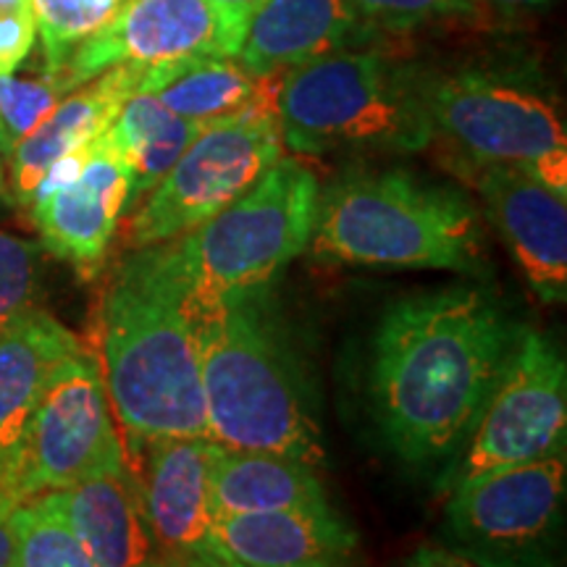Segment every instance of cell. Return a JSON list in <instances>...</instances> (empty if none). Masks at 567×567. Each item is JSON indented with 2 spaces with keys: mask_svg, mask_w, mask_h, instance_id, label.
I'll list each match as a JSON object with an SVG mask.
<instances>
[{
  "mask_svg": "<svg viewBox=\"0 0 567 567\" xmlns=\"http://www.w3.org/2000/svg\"><path fill=\"white\" fill-rule=\"evenodd\" d=\"M517 331L496 295L473 284L386 305L371 344L368 392L381 436L402 463L444 471L457 457Z\"/></svg>",
  "mask_w": 567,
  "mask_h": 567,
  "instance_id": "cell-1",
  "label": "cell"
},
{
  "mask_svg": "<svg viewBox=\"0 0 567 567\" xmlns=\"http://www.w3.org/2000/svg\"><path fill=\"white\" fill-rule=\"evenodd\" d=\"M103 379L132 444L208 436L200 334L168 243L140 247L103 295Z\"/></svg>",
  "mask_w": 567,
  "mask_h": 567,
  "instance_id": "cell-2",
  "label": "cell"
},
{
  "mask_svg": "<svg viewBox=\"0 0 567 567\" xmlns=\"http://www.w3.org/2000/svg\"><path fill=\"white\" fill-rule=\"evenodd\" d=\"M208 439L224 450L271 452L321 471V408L300 347L271 287L197 313Z\"/></svg>",
  "mask_w": 567,
  "mask_h": 567,
  "instance_id": "cell-3",
  "label": "cell"
},
{
  "mask_svg": "<svg viewBox=\"0 0 567 567\" xmlns=\"http://www.w3.org/2000/svg\"><path fill=\"white\" fill-rule=\"evenodd\" d=\"M310 247L342 266L486 274V239L476 205L450 184L402 168L350 174L318 193Z\"/></svg>",
  "mask_w": 567,
  "mask_h": 567,
  "instance_id": "cell-4",
  "label": "cell"
},
{
  "mask_svg": "<svg viewBox=\"0 0 567 567\" xmlns=\"http://www.w3.org/2000/svg\"><path fill=\"white\" fill-rule=\"evenodd\" d=\"M276 118L289 151L417 153L434 142L421 66L379 51H342L281 74Z\"/></svg>",
  "mask_w": 567,
  "mask_h": 567,
  "instance_id": "cell-5",
  "label": "cell"
},
{
  "mask_svg": "<svg viewBox=\"0 0 567 567\" xmlns=\"http://www.w3.org/2000/svg\"><path fill=\"white\" fill-rule=\"evenodd\" d=\"M421 87L434 140H444L452 166H515L567 195L565 124L534 69L515 61L421 66Z\"/></svg>",
  "mask_w": 567,
  "mask_h": 567,
  "instance_id": "cell-6",
  "label": "cell"
},
{
  "mask_svg": "<svg viewBox=\"0 0 567 567\" xmlns=\"http://www.w3.org/2000/svg\"><path fill=\"white\" fill-rule=\"evenodd\" d=\"M316 174L297 158L274 163L221 213L168 243L195 316L226 297L271 287L305 252L318 210Z\"/></svg>",
  "mask_w": 567,
  "mask_h": 567,
  "instance_id": "cell-7",
  "label": "cell"
},
{
  "mask_svg": "<svg viewBox=\"0 0 567 567\" xmlns=\"http://www.w3.org/2000/svg\"><path fill=\"white\" fill-rule=\"evenodd\" d=\"M442 542L478 567H565V450L446 492Z\"/></svg>",
  "mask_w": 567,
  "mask_h": 567,
  "instance_id": "cell-8",
  "label": "cell"
},
{
  "mask_svg": "<svg viewBox=\"0 0 567 567\" xmlns=\"http://www.w3.org/2000/svg\"><path fill=\"white\" fill-rule=\"evenodd\" d=\"M284 153L276 113H245L203 126L168 174L130 210V250L172 243L245 195Z\"/></svg>",
  "mask_w": 567,
  "mask_h": 567,
  "instance_id": "cell-9",
  "label": "cell"
},
{
  "mask_svg": "<svg viewBox=\"0 0 567 567\" xmlns=\"http://www.w3.org/2000/svg\"><path fill=\"white\" fill-rule=\"evenodd\" d=\"M567 365L555 339L520 326L505 371L471 436L436 481L439 492L565 450Z\"/></svg>",
  "mask_w": 567,
  "mask_h": 567,
  "instance_id": "cell-10",
  "label": "cell"
},
{
  "mask_svg": "<svg viewBox=\"0 0 567 567\" xmlns=\"http://www.w3.org/2000/svg\"><path fill=\"white\" fill-rule=\"evenodd\" d=\"M124 467L126 452L113 423L101 360L82 344L61 360L34 408L17 463L19 499Z\"/></svg>",
  "mask_w": 567,
  "mask_h": 567,
  "instance_id": "cell-11",
  "label": "cell"
},
{
  "mask_svg": "<svg viewBox=\"0 0 567 567\" xmlns=\"http://www.w3.org/2000/svg\"><path fill=\"white\" fill-rule=\"evenodd\" d=\"M243 30L210 0H126L101 32L84 40L55 80L71 92L118 63L158 66L200 55L234 59Z\"/></svg>",
  "mask_w": 567,
  "mask_h": 567,
  "instance_id": "cell-12",
  "label": "cell"
},
{
  "mask_svg": "<svg viewBox=\"0 0 567 567\" xmlns=\"http://www.w3.org/2000/svg\"><path fill=\"white\" fill-rule=\"evenodd\" d=\"M476 184L488 218L502 234L530 289L544 302L567 300V195L534 174L499 163L460 166Z\"/></svg>",
  "mask_w": 567,
  "mask_h": 567,
  "instance_id": "cell-13",
  "label": "cell"
},
{
  "mask_svg": "<svg viewBox=\"0 0 567 567\" xmlns=\"http://www.w3.org/2000/svg\"><path fill=\"white\" fill-rule=\"evenodd\" d=\"M140 452L134 484L155 549L189 563L210 536V471L218 444L208 436H163L140 442Z\"/></svg>",
  "mask_w": 567,
  "mask_h": 567,
  "instance_id": "cell-14",
  "label": "cell"
},
{
  "mask_svg": "<svg viewBox=\"0 0 567 567\" xmlns=\"http://www.w3.org/2000/svg\"><path fill=\"white\" fill-rule=\"evenodd\" d=\"M132 172L109 130L92 140L80 179L30 205L42 245L66 260L84 279L95 276L130 203Z\"/></svg>",
  "mask_w": 567,
  "mask_h": 567,
  "instance_id": "cell-15",
  "label": "cell"
},
{
  "mask_svg": "<svg viewBox=\"0 0 567 567\" xmlns=\"http://www.w3.org/2000/svg\"><path fill=\"white\" fill-rule=\"evenodd\" d=\"M205 547L243 567H365L358 530L337 509L213 515Z\"/></svg>",
  "mask_w": 567,
  "mask_h": 567,
  "instance_id": "cell-16",
  "label": "cell"
},
{
  "mask_svg": "<svg viewBox=\"0 0 567 567\" xmlns=\"http://www.w3.org/2000/svg\"><path fill=\"white\" fill-rule=\"evenodd\" d=\"M373 38V27L354 17L347 0H264L247 19L234 59L255 80H264Z\"/></svg>",
  "mask_w": 567,
  "mask_h": 567,
  "instance_id": "cell-17",
  "label": "cell"
},
{
  "mask_svg": "<svg viewBox=\"0 0 567 567\" xmlns=\"http://www.w3.org/2000/svg\"><path fill=\"white\" fill-rule=\"evenodd\" d=\"M40 496L80 538L97 567H153L161 559L142 515L130 465L122 473L87 478Z\"/></svg>",
  "mask_w": 567,
  "mask_h": 567,
  "instance_id": "cell-18",
  "label": "cell"
},
{
  "mask_svg": "<svg viewBox=\"0 0 567 567\" xmlns=\"http://www.w3.org/2000/svg\"><path fill=\"white\" fill-rule=\"evenodd\" d=\"M145 69L134 63H118L95 76L87 87L69 95L55 105L51 116L32 134L17 142L9 155L11 189L21 205H30L34 187L51 168L53 161L76 147L90 145L97 134H103L118 116L122 105L134 92H140V82Z\"/></svg>",
  "mask_w": 567,
  "mask_h": 567,
  "instance_id": "cell-19",
  "label": "cell"
},
{
  "mask_svg": "<svg viewBox=\"0 0 567 567\" xmlns=\"http://www.w3.org/2000/svg\"><path fill=\"white\" fill-rule=\"evenodd\" d=\"M279 82L281 74L255 80L239 61L200 55L147 66L140 92H151L176 116L208 126L245 113H276Z\"/></svg>",
  "mask_w": 567,
  "mask_h": 567,
  "instance_id": "cell-20",
  "label": "cell"
},
{
  "mask_svg": "<svg viewBox=\"0 0 567 567\" xmlns=\"http://www.w3.org/2000/svg\"><path fill=\"white\" fill-rule=\"evenodd\" d=\"M80 347L66 326L40 308L0 334V455L13 471L48 379Z\"/></svg>",
  "mask_w": 567,
  "mask_h": 567,
  "instance_id": "cell-21",
  "label": "cell"
},
{
  "mask_svg": "<svg viewBox=\"0 0 567 567\" xmlns=\"http://www.w3.org/2000/svg\"><path fill=\"white\" fill-rule=\"evenodd\" d=\"M213 515L334 509L316 467L271 452L218 446L210 471Z\"/></svg>",
  "mask_w": 567,
  "mask_h": 567,
  "instance_id": "cell-22",
  "label": "cell"
},
{
  "mask_svg": "<svg viewBox=\"0 0 567 567\" xmlns=\"http://www.w3.org/2000/svg\"><path fill=\"white\" fill-rule=\"evenodd\" d=\"M200 132L203 124L176 116L151 92H134L109 126L113 145L132 172L126 210L151 193Z\"/></svg>",
  "mask_w": 567,
  "mask_h": 567,
  "instance_id": "cell-23",
  "label": "cell"
},
{
  "mask_svg": "<svg viewBox=\"0 0 567 567\" xmlns=\"http://www.w3.org/2000/svg\"><path fill=\"white\" fill-rule=\"evenodd\" d=\"M11 523L17 530V567H97L42 496L21 502Z\"/></svg>",
  "mask_w": 567,
  "mask_h": 567,
  "instance_id": "cell-24",
  "label": "cell"
},
{
  "mask_svg": "<svg viewBox=\"0 0 567 567\" xmlns=\"http://www.w3.org/2000/svg\"><path fill=\"white\" fill-rule=\"evenodd\" d=\"M124 6L126 0H32L48 74H59L71 53L101 32Z\"/></svg>",
  "mask_w": 567,
  "mask_h": 567,
  "instance_id": "cell-25",
  "label": "cell"
},
{
  "mask_svg": "<svg viewBox=\"0 0 567 567\" xmlns=\"http://www.w3.org/2000/svg\"><path fill=\"white\" fill-rule=\"evenodd\" d=\"M63 95L66 92L48 71L38 80L0 74V132L9 145V155L17 147V142L32 134L51 116Z\"/></svg>",
  "mask_w": 567,
  "mask_h": 567,
  "instance_id": "cell-26",
  "label": "cell"
},
{
  "mask_svg": "<svg viewBox=\"0 0 567 567\" xmlns=\"http://www.w3.org/2000/svg\"><path fill=\"white\" fill-rule=\"evenodd\" d=\"M347 6L375 32H410L434 21L476 19L481 13L476 0H347Z\"/></svg>",
  "mask_w": 567,
  "mask_h": 567,
  "instance_id": "cell-27",
  "label": "cell"
},
{
  "mask_svg": "<svg viewBox=\"0 0 567 567\" xmlns=\"http://www.w3.org/2000/svg\"><path fill=\"white\" fill-rule=\"evenodd\" d=\"M38 247L0 231V334L34 310Z\"/></svg>",
  "mask_w": 567,
  "mask_h": 567,
  "instance_id": "cell-28",
  "label": "cell"
},
{
  "mask_svg": "<svg viewBox=\"0 0 567 567\" xmlns=\"http://www.w3.org/2000/svg\"><path fill=\"white\" fill-rule=\"evenodd\" d=\"M38 38L32 0H0V74H13Z\"/></svg>",
  "mask_w": 567,
  "mask_h": 567,
  "instance_id": "cell-29",
  "label": "cell"
},
{
  "mask_svg": "<svg viewBox=\"0 0 567 567\" xmlns=\"http://www.w3.org/2000/svg\"><path fill=\"white\" fill-rule=\"evenodd\" d=\"M402 567H478V565H473L471 559H465L463 555H457V551L446 547L423 544V547H417L413 555L408 557V563Z\"/></svg>",
  "mask_w": 567,
  "mask_h": 567,
  "instance_id": "cell-30",
  "label": "cell"
},
{
  "mask_svg": "<svg viewBox=\"0 0 567 567\" xmlns=\"http://www.w3.org/2000/svg\"><path fill=\"white\" fill-rule=\"evenodd\" d=\"M17 507L0 505V567H17V530H13L11 513Z\"/></svg>",
  "mask_w": 567,
  "mask_h": 567,
  "instance_id": "cell-31",
  "label": "cell"
},
{
  "mask_svg": "<svg viewBox=\"0 0 567 567\" xmlns=\"http://www.w3.org/2000/svg\"><path fill=\"white\" fill-rule=\"evenodd\" d=\"M478 9H488L499 11V13H534V11H544L549 9L551 0H476Z\"/></svg>",
  "mask_w": 567,
  "mask_h": 567,
  "instance_id": "cell-32",
  "label": "cell"
},
{
  "mask_svg": "<svg viewBox=\"0 0 567 567\" xmlns=\"http://www.w3.org/2000/svg\"><path fill=\"white\" fill-rule=\"evenodd\" d=\"M0 505L6 507L21 505L17 494V471H13V465L3 455H0Z\"/></svg>",
  "mask_w": 567,
  "mask_h": 567,
  "instance_id": "cell-33",
  "label": "cell"
},
{
  "mask_svg": "<svg viewBox=\"0 0 567 567\" xmlns=\"http://www.w3.org/2000/svg\"><path fill=\"white\" fill-rule=\"evenodd\" d=\"M189 567H243V565L231 563V559L216 555V551L205 547L203 551H197V555L189 559Z\"/></svg>",
  "mask_w": 567,
  "mask_h": 567,
  "instance_id": "cell-34",
  "label": "cell"
},
{
  "mask_svg": "<svg viewBox=\"0 0 567 567\" xmlns=\"http://www.w3.org/2000/svg\"><path fill=\"white\" fill-rule=\"evenodd\" d=\"M3 158L9 161V145H6L3 132H0V195L6 193V182H3Z\"/></svg>",
  "mask_w": 567,
  "mask_h": 567,
  "instance_id": "cell-35",
  "label": "cell"
},
{
  "mask_svg": "<svg viewBox=\"0 0 567 567\" xmlns=\"http://www.w3.org/2000/svg\"><path fill=\"white\" fill-rule=\"evenodd\" d=\"M153 567H189V563H184V559H172V557H161L158 563Z\"/></svg>",
  "mask_w": 567,
  "mask_h": 567,
  "instance_id": "cell-36",
  "label": "cell"
}]
</instances>
